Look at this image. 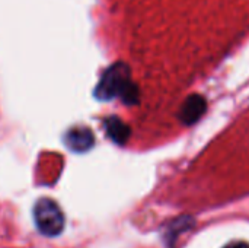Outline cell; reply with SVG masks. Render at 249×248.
<instances>
[{
    "mask_svg": "<svg viewBox=\"0 0 249 248\" xmlns=\"http://www.w3.org/2000/svg\"><path fill=\"white\" fill-rule=\"evenodd\" d=\"M93 94L101 101H111L120 96L125 105L137 104L140 95L137 85L131 80L130 67L125 63L112 64L102 75Z\"/></svg>",
    "mask_w": 249,
    "mask_h": 248,
    "instance_id": "1",
    "label": "cell"
},
{
    "mask_svg": "<svg viewBox=\"0 0 249 248\" xmlns=\"http://www.w3.org/2000/svg\"><path fill=\"white\" fill-rule=\"evenodd\" d=\"M34 221L36 229L50 238L58 237L64 229V213L61 208L48 197H41L34 206Z\"/></svg>",
    "mask_w": 249,
    "mask_h": 248,
    "instance_id": "2",
    "label": "cell"
},
{
    "mask_svg": "<svg viewBox=\"0 0 249 248\" xmlns=\"http://www.w3.org/2000/svg\"><path fill=\"white\" fill-rule=\"evenodd\" d=\"M207 111V101L203 95L194 94L190 95L184 104L181 105L179 110V120L185 124V126H191L196 124Z\"/></svg>",
    "mask_w": 249,
    "mask_h": 248,
    "instance_id": "3",
    "label": "cell"
},
{
    "mask_svg": "<svg viewBox=\"0 0 249 248\" xmlns=\"http://www.w3.org/2000/svg\"><path fill=\"white\" fill-rule=\"evenodd\" d=\"M64 142L73 152H86L93 146L95 137L88 127H73L66 133Z\"/></svg>",
    "mask_w": 249,
    "mask_h": 248,
    "instance_id": "4",
    "label": "cell"
},
{
    "mask_svg": "<svg viewBox=\"0 0 249 248\" xmlns=\"http://www.w3.org/2000/svg\"><path fill=\"white\" fill-rule=\"evenodd\" d=\"M104 127H105L108 137L117 145H125V142L130 139V134H131L130 127L121 118H118L115 115L105 118Z\"/></svg>",
    "mask_w": 249,
    "mask_h": 248,
    "instance_id": "5",
    "label": "cell"
},
{
    "mask_svg": "<svg viewBox=\"0 0 249 248\" xmlns=\"http://www.w3.org/2000/svg\"><path fill=\"white\" fill-rule=\"evenodd\" d=\"M191 227H194V219L191 216H181V218L172 221L168 225V229L165 232V240L168 243V248H172L175 240L178 238V235L188 231Z\"/></svg>",
    "mask_w": 249,
    "mask_h": 248,
    "instance_id": "6",
    "label": "cell"
},
{
    "mask_svg": "<svg viewBox=\"0 0 249 248\" xmlns=\"http://www.w3.org/2000/svg\"><path fill=\"white\" fill-rule=\"evenodd\" d=\"M225 248H249V244L244 243V241H238V243H232V244L226 246Z\"/></svg>",
    "mask_w": 249,
    "mask_h": 248,
    "instance_id": "7",
    "label": "cell"
}]
</instances>
